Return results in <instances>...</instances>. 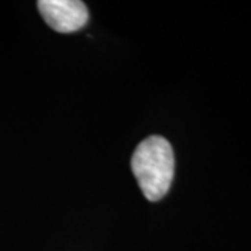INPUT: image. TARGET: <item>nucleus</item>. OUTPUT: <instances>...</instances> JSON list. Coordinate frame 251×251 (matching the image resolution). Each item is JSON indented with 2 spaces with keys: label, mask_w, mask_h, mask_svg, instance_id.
Here are the masks:
<instances>
[{
  "label": "nucleus",
  "mask_w": 251,
  "mask_h": 251,
  "mask_svg": "<svg viewBox=\"0 0 251 251\" xmlns=\"http://www.w3.org/2000/svg\"><path fill=\"white\" fill-rule=\"evenodd\" d=\"M131 169L145 198L159 201L169 191L175 173V155L169 141L159 135L145 138L133 153Z\"/></svg>",
  "instance_id": "f257e3e1"
},
{
  "label": "nucleus",
  "mask_w": 251,
  "mask_h": 251,
  "mask_svg": "<svg viewBox=\"0 0 251 251\" xmlns=\"http://www.w3.org/2000/svg\"><path fill=\"white\" fill-rule=\"evenodd\" d=\"M36 4L46 24L62 34L78 31L88 21L87 6L78 0H39Z\"/></svg>",
  "instance_id": "f03ea898"
}]
</instances>
